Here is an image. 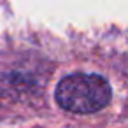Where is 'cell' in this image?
<instances>
[{
  "label": "cell",
  "instance_id": "obj_1",
  "mask_svg": "<svg viewBox=\"0 0 128 128\" xmlns=\"http://www.w3.org/2000/svg\"><path fill=\"white\" fill-rule=\"evenodd\" d=\"M56 104L74 114H93L105 109L112 100V90L98 74H72L63 77L54 91Z\"/></svg>",
  "mask_w": 128,
  "mask_h": 128
},
{
  "label": "cell",
  "instance_id": "obj_2",
  "mask_svg": "<svg viewBox=\"0 0 128 128\" xmlns=\"http://www.w3.org/2000/svg\"><path fill=\"white\" fill-rule=\"evenodd\" d=\"M35 128H40V126H35Z\"/></svg>",
  "mask_w": 128,
  "mask_h": 128
}]
</instances>
